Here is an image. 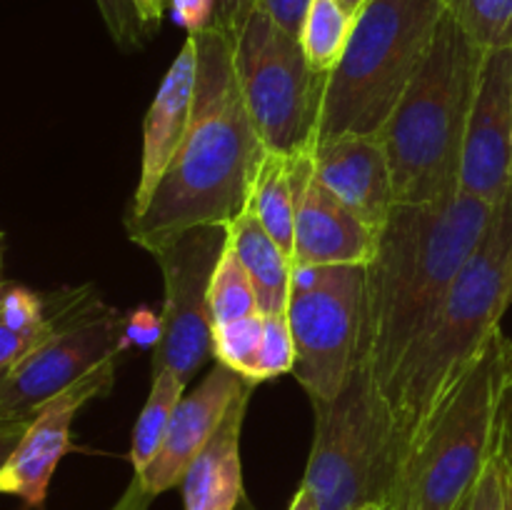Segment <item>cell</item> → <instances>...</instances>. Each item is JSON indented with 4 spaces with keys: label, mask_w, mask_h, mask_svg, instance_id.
I'll return each mask as SVG.
<instances>
[{
    "label": "cell",
    "mask_w": 512,
    "mask_h": 510,
    "mask_svg": "<svg viewBox=\"0 0 512 510\" xmlns=\"http://www.w3.org/2000/svg\"><path fill=\"white\" fill-rule=\"evenodd\" d=\"M448 13L483 48L512 43V0H448Z\"/></svg>",
    "instance_id": "cell-26"
},
{
    "label": "cell",
    "mask_w": 512,
    "mask_h": 510,
    "mask_svg": "<svg viewBox=\"0 0 512 510\" xmlns=\"http://www.w3.org/2000/svg\"><path fill=\"white\" fill-rule=\"evenodd\" d=\"M363 308L365 265H348L345 273L325 288L290 293L293 375L310 403L333 400L360 365Z\"/></svg>",
    "instance_id": "cell-11"
},
{
    "label": "cell",
    "mask_w": 512,
    "mask_h": 510,
    "mask_svg": "<svg viewBox=\"0 0 512 510\" xmlns=\"http://www.w3.org/2000/svg\"><path fill=\"white\" fill-rule=\"evenodd\" d=\"M303 485L320 510L393 505L403 450L383 390L365 363L333 400H318Z\"/></svg>",
    "instance_id": "cell-7"
},
{
    "label": "cell",
    "mask_w": 512,
    "mask_h": 510,
    "mask_svg": "<svg viewBox=\"0 0 512 510\" xmlns=\"http://www.w3.org/2000/svg\"><path fill=\"white\" fill-rule=\"evenodd\" d=\"M248 388H255V385L240 378L228 365L215 363L208 370V375L188 395L180 398L158 455L138 475L150 495L158 498L165 490L180 485L195 455L210 443V438L220 428L225 415L230 413L235 400Z\"/></svg>",
    "instance_id": "cell-15"
},
{
    "label": "cell",
    "mask_w": 512,
    "mask_h": 510,
    "mask_svg": "<svg viewBox=\"0 0 512 510\" xmlns=\"http://www.w3.org/2000/svg\"><path fill=\"white\" fill-rule=\"evenodd\" d=\"M225 245L228 225L208 223L148 250L163 273V338L153 350V368L173 370L185 385L213 358L208 290Z\"/></svg>",
    "instance_id": "cell-10"
},
{
    "label": "cell",
    "mask_w": 512,
    "mask_h": 510,
    "mask_svg": "<svg viewBox=\"0 0 512 510\" xmlns=\"http://www.w3.org/2000/svg\"><path fill=\"white\" fill-rule=\"evenodd\" d=\"M253 390L255 388H248L235 400L210 443L195 455V460L185 470L180 480L185 510H238V505L243 503L240 435H243L245 413H248Z\"/></svg>",
    "instance_id": "cell-18"
},
{
    "label": "cell",
    "mask_w": 512,
    "mask_h": 510,
    "mask_svg": "<svg viewBox=\"0 0 512 510\" xmlns=\"http://www.w3.org/2000/svg\"><path fill=\"white\" fill-rule=\"evenodd\" d=\"M485 53L488 48L445 13L423 68L378 133L395 203H430L460 193L465 125Z\"/></svg>",
    "instance_id": "cell-4"
},
{
    "label": "cell",
    "mask_w": 512,
    "mask_h": 510,
    "mask_svg": "<svg viewBox=\"0 0 512 510\" xmlns=\"http://www.w3.org/2000/svg\"><path fill=\"white\" fill-rule=\"evenodd\" d=\"M310 145L288 155L290 188L295 200L293 263L368 265L378 248V233L360 223L320 183Z\"/></svg>",
    "instance_id": "cell-14"
},
{
    "label": "cell",
    "mask_w": 512,
    "mask_h": 510,
    "mask_svg": "<svg viewBox=\"0 0 512 510\" xmlns=\"http://www.w3.org/2000/svg\"><path fill=\"white\" fill-rule=\"evenodd\" d=\"M95 5L120 48H140L145 43L150 28L143 23L133 0H95Z\"/></svg>",
    "instance_id": "cell-28"
},
{
    "label": "cell",
    "mask_w": 512,
    "mask_h": 510,
    "mask_svg": "<svg viewBox=\"0 0 512 510\" xmlns=\"http://www.w3.org/2000/svg\"><path fill=\"white\" fill-rule=\"evenodd\" d=\"M153 500H155V495H150L148 490H145L143 480H140L138 475H133V480L128 483V488L123 490V495L118 498V503H115L110 510H148Z\"/></svg>",
    "instance_id": "cell-34"
},
{
    "label": "cell",
    "mask_w": 512,
    "mask_h": 510,
    "mask_svg": "<svg viewBox=\"0 0 512 510\" xmlns=\"http://www.w3.org/2000/svg\"><path fill=\"white\" fill-rule=\"evenodd\" d=\"M115 368L118 358L105 360L35 413L20 443L0 468V495H15L28 508H43L55 468L73 448L70 425L75 415L88 400L110 393L115 383Z\"/></svg>",
    "instance_id": "cell-13"
},
{
    "label": "cell",
    "mask_w": 512,
    "mask_h": 510,
    "mask_svg": "<svg viewBox=\"0 0 512 510\" xmlns=\"http://www.w3.org/2000/svg\"><path fill=\"white\" fill-rule=\"evenodd\" d=\"M185 383L168 368H153V385H150L148 400L135 420L133 438H130V463L135 475L143 473L163 445L168 433L170 418L183 398Z\"/></svg>",
    "instance_id": "cell-22"
},
{
    "label": "cell",
    "mask_w": 512,
    "mask_h": 510,
    "mask_svg": "<svg viewBox=\"0 0 512 510\" xmlns=\"http://www.w3.org/2000/svg\"><path fill=\"white\" fill-rule=\"evenodd\" d=\"M495 205L458 193L430 203H395L365 265L360 363L383 395L423 335L453 280L483 240Z\"/></svg>",
    "instance_id": "cell-2"
},
{
    "label": "cell",
    "mask_w": 512,
    "mask_h": 510,
    "mask_svg": "<svg viewBox=\"0 0 512 510\" xmlns=\"http://www.w3.org/2000/svg\"><path fill=\"white\" fill-rule=\"evenodd\" d=\"M63 308V295L55 310L33 290L15 283L0 285V370L13 368L25 353L43 343L55 330Z\"/></svg>",
    "instance_id": "cell-20"
},
{
    "label": "cell",
    "mask_w": 512,
    "mask_h": 510,
    "mask_svg": "<svg viewBox=\"0 0 512 510\" xmlns=\"http://www.w3.org/2000/svg\"><path fill=\"white\" fill-rule=\"evenodd\" d=\"M195 68H198V53H195V38L188 35L180 48L178 58L173 60L165 73L153 105L143 120V158H140V175L135 185L133 208L128 215L140 213L148 205L150 195L158 188L160 178L168 165L173 163L185 130L190 125L195 98Z\"/></svg>",
    "instance_id": "cell-17"
},
{
    "label": "cell",
    "mask_w": 512,
    "mask_h": 510,
    "mask_svg": "<svg viewBox=\"0 0 512 510\" xmlns=\"http://www.w3.org/2000/svg\"><path fill=\"white\" fill-rule=\"evenodd\" d=\"M163 338V315L160 310L155 313L153 308L143 305V308H135L133 313L125 315V325H123V340H125V350L130 345H138V348H153L160 343Z\"/></svg>",
    "instance_id": "cell-29"
},
{
    "label": "cell",
    "mask_w": 512,
    "mask_h": 510,
    "mask_svg": "<svg viewBox=\"0 0 512 510\" xmlns=\"http://www.w3.org/2000/svg\"><path fill=\"white\" fill-rule=\"evenodd\" d=\"M360 510H385L383 505H365V508H360Z\"/></svg>",
    "instance_id": "cell-41"
},
{
    "label": "cell",
    "mask_w": 512,
    "mask_h": 510,
    "mask_svg": "<svg viewBox=\"0 0 512 510\" xmlns=\"http://www.w3.org/2000/svg\"><path fill=\"white\" fill-rule=\"evenodd\" d=\"M263 313H250L245 318L213 328V358L248 383H260V348H263Z\"/></svg>",
    "instance_id": "cell-25"
},
{
    "label": "cell",
    "mask_w": 512,
    "mask_h": 510,
    "mask_svg": "<svg viewBox=\"0 0 512 510\" xmlns=\"http://www.w3.org/2000/svg\"><path fill=\"white\" fill-rule=\"evenodd\" d=\"M320 183L370 230L380 233L395 208L393 175L378 135H320L310 145Z\"/></svg>",
    "instance_id": "cell-16"
},
{
    "label": "cell",
    "mask_w": 512,
    "mask_h": 510,
    "mask_svg": "<svg viewBox=\"0 0 512 510\" xmlns=\"http://www.w3.org/2000/svg\"><path fill=\"white\" fill-rule=\"evenodd\" d=\"M235 70L265 148L298 153L318 135L325 75L310 68L298 38L255 10L235 40Z\"/></svg>",
    "instance_id": "cell-8"
},
{
    "label": "cell",
    "mask_w": 512,
    "mask_h": 510,
    "mask_svg": "<svg viewBox=\"0 0 512 510\" xmlns=\"http://www.w3.org/2000/svg\"><path fill=\"white\" fill-rule=\"evenodd\" d=\"M288 510H320V508H318V503H315L313 493H310V490L300 483V488L295 490L293 500H290Z\"/></svg>",
    "instance_id": "cell-38"
},
{
    "label": "cell",
    "mask_w": 512,
    "mask_h": 510,
    "mask_svg": "<svg viewBox=\"0 0 512 510\" xmlns=\"http://www.w3.org/2000/svg\"><path fill=\"white\" fill-rule=\"evenodd\" d=\"M310 0H258V10H263L273 23H278L285 33L300 40L305 15H308Z\"/></svg>",
    "instance_id": "cell-32"
},
{
    "label": "cell",
    "mask_w": 512,
    "mask_h": 510,
    "mask_svg": "<svg viewBox=\"0 0 512 510\" xmlns=\"http://www.w3.org/2000/svg\"><path fill=\"white\" fill-rule=\"evenodd\" d=\"M263 320L265 330L263 348H260V383L293 373L295 365V343L293 333H290L288 313L263 315Z\"/></svg>",
    "instance_id": "cell-27"
},
{
    "label": "cell",
    "mask_w": 512,
    "mask_h": 510,
    "mask_svg": "<svg viewBox=\"0 0 512 510\" xmlns=\"http://www.w3.org/2000/svg\"><path fill=\"white\" fill-rule=\"evenodd\" d=\"M512 185V43L485 53L465 125L460 193L498 205Z\"/></svg>",
    "instance_id": "cell-12"
},
{
    "label": "cell",
    "mask_w": 512,
    "mask_h": 510,
    "mask_svg": "<svg viewBox=\"0 0 512 510\" xmlns=\"http://www.w3.org/2000/svg\"><path fill=\"white\" fill-rule=\"evenodd\" d=\"M448 0H368L325 75L318 135H378L423 68Z\"/></svg>",
    "instance_id": "cell-6"
},
{
    "label": "cell",
    "mask_w": 512,
    "mask_h": 510,
    "mask_svg": "<svg viewBox=\"0 0 512 510\" xmlns=\"http://www.w3.org/2000/svg\"><path fill=\"white\" fill-rule=\"evenodd\" d=\"M458 510H505L503 503V485H500V468H498V455L490 458L480 478L470 488L468 498L463 500Z\"/></svg>",
    "instance_id": "cell-30"
},
{
    "label": "cell",
    "mask_w": 512,
    "mask_h": 510,
    "mask_svg": "<svg viewBox=\"0 0 512 510\" xmlns=\"http://www.w3.org/2000/svg\"><path fill=\"white\" fill-rule=\"evenodd\" d=\"M125 315L88 290L63 295L53 333L8 368L0 383V423L33 420L45 403L105 360L125 353Z\"/></svg>",
    "instance_id": "cell-9"
},
{
    "label": "cell",
    "mask_w": 512,
    "mask_h": 510,
    "mask_svg": "<svg viewBox=\"0 0 512 510\" xmlns=\"http://www.w3.org/2000/svg\"><path fill=\"white\" fill-rule=\"evenodd\" d=\"M340 3H343L345 8L350 10V13H355V15H358V13H360V8H363V5L368 3V0H340Z\"/></svg>",
    "instance_id": "cell-40"
},
{
    "label": "cell",
    "mask_w": 512,
    "mask_h": 510,
    "mask_svg": "<svg viewBox=\"0 0 512 510\" xmlns=\"http://www.w3.org/2000/svg\"><path fill=\"white\" fill-rule=\"evenodd\" d=\"M512 403V340L493 335L408 453L388 510H458L503 433Z\"/></svg>",
    "instance_id": "cell-5"
},
{
    "label": "cell",
    "mask_w": 512,
    "mask_h": 510,
    "mask_svg": "<svg viewBox=\"0 0 512 510\" xmlns=\"http://www.w3.org/2000/svg\"><path fill=\"white\" fill-rule=\"evenodd\" d=\"M170 15L180 28L188 30V35H198L215 23V0H170Z\"/></svg>",
    "instance_id": "cell-31"
},
{
    "label": "cell",
    "mask_w": 512,
    "mask_h": 510,
    "mask_svg": "<svg viewBox=\"0 0 512 510\" xmlns=\"http://www.w3.org/2000/svg\"><path fill=\"white\" fill-rule=\"evenodd\" d=\"M30 420H13V423H0V468L5 465V460L10 458V453L15 450V445L23 438L25 428H28Z\"/></svg>",
    "instance_id": "cell-36"
},
{
    "label": "cell",
    "mask_w": 512,
    "mask_h": 510,
    "mask_svg": "<svg viewBox=\"0 0 512 510\" xmlns=\"http://www.w3.org/2000/svg\"><path fill=\"white\" fill-rule=\"evenodd\" d=\"M215 3H218V10H215L213 25H218L220 30L238 40L250 15L258 10V0H215Z\"/></svg>",
    "instance_id": "cell-33"
},
{
    "label": "cell",
    "mask_w": 512,
    "mask_h": 510,
    "mask_svg": "<svg viewBox=\"0 0 512 510\" xmlns=\"http://www.w3.org/2000/svg\"><path fill=\"white\" fill-rule=\"evenodd\" d=\"M358 15L350 13L340 0H310L300 45L310 68L328 75L343 58Z\"/></svg>",
    "instance_id": "cell-23"
},
{
    "label": "cell",
    "mask_w": 512,
    "mask_h": 510,
    "mask_svg": "<svg viewBox=\"0 0 512 510\" xmlns=\"http://www.w3.org/2000/svg\"><path fill=\"white\" fill-rule=\"evenodd\" d=\"M193 38L198 68L190 125L148 205L125 218L130 240L145 250L195 225H228L248 205L268 153L240 93L235 38L218 25Z\"/></svg>",
    "instance_id": "cell-1"
},
{
    "label": "cell",
    "mask_w": 512,
    "mask_h": 510,
    "mask_svg": "<svg viewBox=\"0 0 512 510\" xmlns=\"http://www.w3.org/2000/svg\"><path fill=\"white\" fill-rule=\"evenodd\" d=\"M5 373H8V368H5V370H0V383H3V378H5Z\"/></svg>",
    "instance_id": "cell-42"
},
{
    "label": "cell",
    "mask_w": 512,
    "mask_h": 510,
    "mask_svg": "<svg viewBox=\"0 0 512 510\" xmlns=\"http://www.w3.org/2000/svg\"><path fill=\"white\" fill-rule=\"evenodd\" d=\"M228 243L233 245L245 273H248L250 283H253L260 313H288L293 260L265 233V228L250 210H243V213H238L230 220Z\"/></svg>",
    "instance_id": "cell-19"
},
{
    "label": "cell",
    "mask_w": 512,
    "mask_h": 510,
    "mask_svg": "<svg viewBox=\"0 0 512 510\" xmlns=\"http://www.w3.org/2000/svg\"><path fill=\"white\" fill-rule=\"evenodd\" d=\"M503 440H505V448H508L510 455H512V403H510V410H508V418H505Z\"/></svg>",
    "instance_id": "cell-39"
},
{
    "label": "cell",
    "mask_w": 512,
    "mask_h": 510,
    "mask_svg": "<svg viewBox=\"0 0 512 510\" xmlns=\"http://www.w3.org/2000/svg\"><path fill=\"white\" fill-rule=\"evenodd\" d=\"M245 210L258 218L265 233L293 260L295 255V200L290 188L288 155L268 150L255 173Z\"/></svg>",
    "instance_id": "cell-21"
},
{
    "label": "cell",
    "mask_w": 512,
    "mask_h": 510,
    "mask_svg": "<svg viewBox=\"0 0 512 510\" xmlns=\"http://www.w3.org/2000/svg\"><path fill=\"white\" fill-rule=\"evenodd\" d=\"M510 410V408H508ZM508 418V415H505ZM505 428V425H503ZM495 455H498V468H500V485H503V503H505V510H512V455L510 450L505 448V440H503V433H500V443H498V450H495Z\"/></svg>",
    "instance_id": "cell-35"
},
{
    "label": "cell",
    "mask_w": 512,
    "mask_h": 510,
    "mask_svg": "<svg viewBox=\"0 0 512 510\" xmlns=\"http://www.w3.org/2000/svg\"><path fill=\"white\" fill-rule=\"evenodd\" d=\"M510 303L512 185L495 205L483 240L453 280L428 328L408 350L385 393L403 450V465L425 425L480 358L493 335L503 330L500 323Z\"/></svg>",
    "instance_id": "cell-3"
},
{
    "label": "cell",
    "mask_w": 512,
    "mask_h": 510,
    "mask_svg": "<svg viewBox=\"0 0 512 510\" xmlns=\"http://www.w3.org/2000/svg\"><path fill=\"white\" fill-rule=\"evenodd\" d=\"M133 3L135 8H138L143 23L153 30L155 25H160V20H163V13L165 8H168L170 0H133Z\"/></svg>",
    "instance_id": "cell-37"
},
{
    "label": "cell",
    "mask_w": 512,
    "mask_h": 510,
    "mask_svg": "<svg viewBox=\"0 0 512 510\" xmlns=\"http://www.w3.org/2000/svg\"><path fill=\"white\" fill-rule=\"evenodd\" d=\"M208 313L213 328L230 323V320L245 318L250 313H260L253 283H250L248 273H245L243 263H240L238 253L230 243L225 245L223 255L213 270V278H210Z\"/></svg>",
    "instance_id": "cell-24"
}]
</instances>
